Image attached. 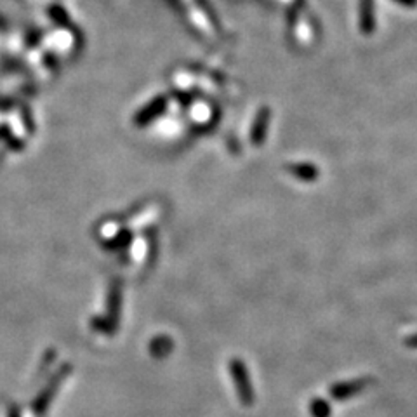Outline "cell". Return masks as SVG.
<instances>
[{"label": "cell", "instance_id": "1", "mask_svg": "<svg viewBox=\"0 0 417 417\" xmlns=\"http://www.w3.org/2000/svg\"><path fill=\"white\" fill-rule=\"evenodd\" d=\"M230 374L231 379H233L235 388H237L238 399L245 407L254 404V388H252V381H250L249 372H247L245 365L240 358H233L230 362Z\"/></svg>", "mask_w": 417, "mask_h": 417}, {"label": "cell", "instance_id": "2", "mask_svg": "<svg viewBox=\"0 0 417 417\" xmlns=\"http://www.w3.org/2000/svg\"><path fill=\"white\" fill-rule=\"evenodd\" d=\"M369 384H372V379L370 377H360V379H351V381H341L335 382V384L330 386L329 393L334 400L343 401L351 399V396L362 393Z\"/></svg>", "mask_w": 417, "mask_h": 417}, {"label": "cell", "instance_id": "3", "mask_svg": "<svg viewBox=\"0 0 417 417\" xmlns=\"http://www.w3.org/2000/svg\"><path fill=\"white\" fill-rule=\"evenodd\" d=\"M165 106H167V98L158 96L157 99L150 101L141 111H139L136 118H134V123H136L138 127H146L150 122H153L155 118H158L162 113H164Z\"/></svg>", "mask_w": 417, "mask_h": 417}, {"label": "cell", "instance_id": "4", "mask_svg": "<svg viewBox=\"0 0 417 417\" xmlns=\"http://www.w3.org/2000/svg\"><path fill=\"white\" fill-rule=\"evenodd\" d=\"M269 126V110L268 108H261L260 113L254 118L252 130H250V141L254 146H261L265 143L266 133H268Z\"/></svg>", "mask_w": 417, "mask_h": 417}, {"label": "cell", "instance_id": "5", "mask_svg": "<svg viewBox=\"0 0 417 417\" xmlns=\"http://www.w3.org/2000/svg\"><path fill=\"white\" fill-rule=\"evenodd\" d=\"M287 172L297 177V179L304 181V183H313L316 177L320 176V171L313 164L308 162H297V164H289Z\"/></svg>", "mask_w": 417, "mask_h": 417}, {"label": "cell", "instance_id": "6", "mask_svg": "<svg viewBox=\"0 0 417 417\" xmlns=\"http://www.w3.org/2000/svg\"><path fill=\"white\" fill-rule=\"evenodd\" d=\"M376 28V18H374V0H360V30L362 33L369 35Z\"/></svg>", "mask_w": 417, "mask_h": 417}, {"label": "cell", "instance_id": "7", "mask_svg": "<svg viewBox=\"0 0 417 417\" xmlns=\"http://www.w3.org/2000/svg\"><path fill=\"white\" fill-rule=\"evenodd\" d=\"M121 287L118 285H115L113 291H111L110 294V304H108V316H106V323H108V329H113L115 326H117L118 322V313H121Z\"/></svg>", "mask_w": 417, "mask_h": 417}, {"label": "cell", "instance_id": "8", "mask_svg": "<svg viewBox=\"0 0 417 417\" xmlns=\"http://www.w3.org/2000/svg\"><path fill=\"white\" fill-rule=\"evenodd\" d=\"M310 412L313 417H330V405L323 399H313L310 404Z\"/></svg>", "mask_w": 417, "mask_h": 417}, {"label": "cell", "instance_id": "9", "mask_svg": "<svg viewBox=\"0 0 417 417\" xmlns=\"http://www.w3.org/2000/svg\"><path fill=\"white\" fill-rule=\"evenodd\" d=\"M165 345H171V341H169L167 338H158L152 343V346H157L158 350H160L158 357H165V355H167L169 351H171V348H165Z\"/></svg>", "mask_w": 417, "mask_h": 417}, {"label": "cell", "instance_id": "10", "mask_svg": "<svg viewBox=\"0 0 417 417\" xmlns=\"http://www.w3.org/2000/svg\"><path fill=\"white\" fill-rule=\"evenodd\" d=\"M129 242H130V233H129V231H122V233L118 235L117 240L111 242V245H113V247H123V245H127Z\"/></svg>", "mask_w": 417, "mask_h": 417}, {"label": "cell", "instance_id": "11", "mask_svg": "<svg viewBox=\"0 0 417 417\" xmlns=\"http://www.w3.org/2000/svg\"><path fill=\"white\" fill-rule=\"evenodd\" d=\"M405 345H407L408 348H412V350H416V348H417V334L411 335L408 339H405Z\"/></svg>", "mask_w": 417, "mask_h": 417}, {"label": "cell", "instance_id": "12", "mask_svg": "<svg viewBox=\"0 0 417 417\" xmlns=\"http://www.w3.org/2000/svg\"><path fill=\"white\" fill-rule=\"evenodd\" d=\"M395 2H399L400 6H405V7H416L417 6V0H395Z\"/></svg>", "mask_w": 417, "mask_h": 417}]
</instances>
